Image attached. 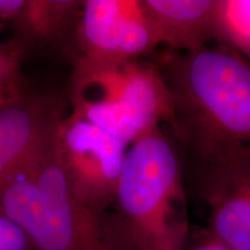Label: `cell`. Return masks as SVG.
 Listing matches in <instances>:
<instances>
[{"instance_id":"cell-2","label":"cell","mask_w":250,"mask_h":250,"mask_svg":"<svg viewBox=\"0 0 250 250\" xmlns=\"http://www.w3.org/2000/svg\"><path fill=\"white\" fill-rule=\"evenodd\" d=\"M59 122L0 188V213L22 228L36 250H122L103 217L68 187L57 148Z\"/></svg>"},{"instance_id":"cell-4","label":"cell","mask_w":250,"mask_h":250,"mask_svg":"<svg viewBox=\"0 0 250 250\" xmlns=\"http://www.w3.org/2000/svg\"><path fill=\"white\" fill-rule=\"evenodd\" d=\"M71 114L101 127L126 145L170 118V96L155 62H76L71 80Z\"/></svg>"},{"instance_id":"cell-6","label":"cell","mask_w":250,"mask_h":250,"mask_svg":"<svg viewBox=\"0 0 250 250\" xmlns=\"http://www.w3.org/2000/svg\"><path fill=\"white\" fill-rule=\"evenodd\" d=\"M77 62L115 64L139 59L158 44L139 0H87L78 19Z\"/></svg>"},{"instance_id":"cell-13","label":"cell","mask_w":250,"mask_h":250,"mask_svg":"<svg viewBox=\"0 0 250 250\" xmlns=\"http://www.w3.org/2000/svg\"><path fill=\"white\" fill-rule=\"evenodd\" d=\"M0 250H18V236L13 224L0 214Z\"/></svg>"},{"instance_id":"cell-12","label":"cell","mask_w":250,"mask_h":250,"mask_svg":"<svg viewBox=\"0 0 250 250\" xmlns=\"http://www.w3.org/2000/svg\"><path fill=\"white\" fill-rule=\"evenodd\" d=\"M235 49L241 50L250 62V1L240 2L233 17Z\"/></svg>"},{"instance_id":"cell-11","label":"cell","mask_w":250,"mask_h":250,"mask_svg":"<svg viewBox=\"0 0 250 250\" xmlns=\"http://www.w3.org/2000/svg\"><path fill=\"white\" fill-rule=\"evenodd\" d=\"M20 55L17 44L0 45V104L22 94L20 92Z\"/></svg>"},{"instance_id":"cell-9","label":"cell","mask_w":250,"mask_h":250,"mask_svg":"<svg viewBox=\"0 0 250 250\" xmlns=\"http://www.w3.org/2000/svg\"><path fill=\"white\" fill-rule=\"evenodd\" d=\"M214 239L232 250H250V169L206 197Z\"/></svg>"},{"instance_id":"cell-7","label":"cell","mask_w":250,"mask_h":250,"mask_svg":"<svg viewBox=\"0 0 250 250\" xmlns=\"http://www.w3.org/2000/svg\"><path fill=\"white\" fill-rule=\"evenodd\" d=\"M64 116L55 98L20 94L0 104V188Z\"/></svg>"},{"instance_id":"cell-14","label":"cell","mask_w":250,"mask_h":250,"mask_svg":"<svg viewBox=\"0 0 250 250\" xmlns=\"http://www.w3.org/2000/svg\"><path fill=\"white\" fill-rule=\"evenodd\" d=\"M191 250H232V249H230L229 247H227L225 243L219 241V240L213 239L211 240V241H208V243H204V245L196 247V248H193Z\"/></svg>"},{"instance_id":"cell-3","label":"cell","mask_w":250,"mask_h":250,"mask_svg":"<svg viewBox=\"0 0 250 250\" xmlns=\"http://www.w3.org/2000/svg\"><path fill=\"white\" fill-rule=\"evenodd\" d=\"M115 203L131 250L183 249L189 220L182 165L161 126L126 151Z\"/></svg>"},{"instance_id":"cell-5","label":"cell","mask_w":250,"mask_h":250,"mask_svg":"<svg viewBox=\"0 0 250 250\" xmlns=\"http://www.w3.org/2000/svg\"><path fill=\"white\" fill-rule=\"evenodd\" d=\"M127 145L77 115L62 116L57 129L59 161L72 193L101 215L116 198Z\"/></svg>"},{"instance_id":"cell-1","label":"cell","mask_w":250,"mask_h":250,"mask_svg":"<svg viewBox=\"0 0 250 250\" xmlns=\"http://www.w3.org/2000/svg\"><path fill=\"white\" fill-rule=\"evenodd\" d=\"M155 65L170 96L174 146L206 198L250 169V62L218 43L167 51Z\"/></svg>"},{"instance_id":"cell-8","label":"cell","mask_w":250,"mask_h":250,"mask_svg":"<svg viewBox=\"0 0 250 250\" xmlns=\"http://www.w3.org/2000/svg\"><path fill=\"white\" fill-rule=\"evenodd\" d=\"M142 6L158 45L192 52L220 43L218 0H143Z\"/></svg>"},{"instance_id":"cell-10","label":"cell","mask_w":250,"mask_h":250,"mask_svg":"<svg viewBox=\"0 0 250 250\" xmlns=\"http://www.w3.org/2000/svg\"><path fill=\"white\" fill-rule=\"evenodd\" d=\"M83 1L24 0L13 23L27 39L39 42H54L77 29Z\"/></svg>"}]
</instances>
